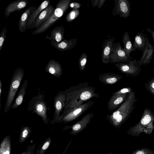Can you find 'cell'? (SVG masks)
Here are the masks:
<instances>
[{"label": "cell", "mask_w": 154, "mask_h": 154, "mask_svg": "<svg viewBox=\"0 0 154 154\" xmlns=\"http://www.w3.org/2000/svg\"><path fill=\"white\" fill-rule=\"evenodd\" d=\"M64 91L66 98L64 110L78 107L91 98L99 97L95 87L90 86L87 81L71 86Z\"/></svg>", "instance_id": "6da1fadb"}, {"label": "cell", "mask_w": 154, "mask_h": 154, "mask_svg": "<svg viewBox=\"0 0 154 154\" xmlns=\"http://www.w3.org/2000/svg\"><path fill=\"white\" fill-rule=\"evenodd\" d=\"M137 101L135 93L133 91L122 104L106 116V120L115 128H119L130 117Z\"/></svg>", "instance_id": "7a4b0ae2"}, {"label": "cell", "mask_w": 154, "mask_h": 154, "mask_svg": "<svg viewBox=\"0 0 154 154\" xmlns=\"http://www.w3.org/2000/svg\"><path fill=\"white\" fill-rule=\"evenodd\" d=\"M154 112L150 109L146 108L139 122L130 127L127 133L134 137H139L142 133L151 134L154 130Z\"/></svg>", "instance_id": "3957f363"}, {"label": "cell", "mask_w": 154, "mask_h": 154, "mask_svg": "<svg viewBox=\"0 0 154 154\" xmlns=\"http://www.w3.org/2000/svg\"><path fill=\"white\" fill-rule=\"evenodd\" d=\"M71 0H60L57 3L54 11L49 18L38 28L32 33L33 35L44 32L53 25L62 16L68 9Z\"/></svg>", "instance_id": "277c9868"}, {"label": "cell", "mask_w": 154, "mask_h": 154, "mask_svg": "<svg viewBox=\"0 0 154 154\" xmlns=\"http://www.w3.org/2000/svg\"><path fill=\"white\" fill-rule=\"evenodd\" d=\"M45 97L44 95L39 92L32 97L28 104L27 110L29 112L36 114L46 123L48 121V113L50 112V108L47 106Z\"/></svg>", "instance_id": "5b68a950"}, {"label": "cell", "mask_w": 154, "mask_h": 154, "mask_svg": "<svg viewBox=\"0 0 154 154\" xmlns=\"http://www.w3.org/2000/svg\"><path fill=\"white\" fill-rule=\"evenodd\" d=\"M24 75V70L21 68H17L14 71L12 76L7 98L4 113L8 112L11 106Z\"/></svg>", "instance_id": "8992f818"}, {"label": "cell", "mask_w": 154, "mask_h": 154, "mask_svg": "<svg viewBox=\"0 0 154 154\" xmlns=\"http://www.w3.org/2000/svg\"><path fill=\"white\" fill-rule=\"evenodd\" d=\"M94 103L93 101L89 100L78 107L64 110L58 122H67L75 120L92 106Z\"/></svg>", "instance_id": "52a82bcc"}, {"label": "cell", "mask_w": 154, "mask_h": 154, "mask_svg": "<svg viewBox=\"0 0 154 154\" xmlns=\"http://www.w3.org/2000/svg\"><path fill=\"white\" fill-rule=\"evenodd\" d=\"M131 88H123L112 95L108 103V108L110 111L116 110L126 100L132 91Z\"/></svg>", "instance_id": "ba28073f"}, {"label": "cell", "mask_w": 154, "mask_h": 154, "mask_svg": "<svg viewBox=\"0 0 154 154\" xmlns=\"http://www.w3.org/2000/svg\"><path fill=\"white\" fill-rule=\"evenodd\" d=\"M142 65L140 60L133 59L129 62L119 63L115 66L120 72L127 75L133 76H137L141 69Z\"/></svg>", "instance_id": "9c48e42d"}, {"label": "cell", "mask_w": 154, "mask_h": 154, "mask_svg": "<svg viewBox=\"0 0 154 154\" xmlns=\"http://www.w3.org/2000/svg\"><path fill=\"white\" fill-rule=\"evenodd\" d=\"M131 60L122 47L120 42H114L109 56V63H126L129 62Z\"/></svg>", "instance_id": "30bf717a"}, {"label": "cell", "mask_w": 154, "mask_h": 154, "mask_svg": "<svg viewBox=\"0 0 154 154\" xmlns=\"http://www.w3.org/2000/svg\"><path fill=\"white\" fill-rule=\"evenodd\" d=\"M115 6L112 11L114 16L119 15L121 18L129 17L131 10L130 3L128 0H115Z\"/></svg>", "instance_id": "8fae6325"}, {"label": "cell", "mask_w": 154, "mask_h": 154, "mask_svg": "<svg viewBox=\"0 0 154 154\" xmlns=\"http://www.w3.org/2000/svg\"><path fill=\"white\" fill-rule=\"evenodd\" d=\"M66 94L65 91H59L54 98V112L53 121L58 122L60 114L65 105Z\"/></svg>", "instance_id": "7c38bea8"}, {"label": "cell", "mask_w": 154, "mask_h": 154, "mask_svg": "<svg viewBox=\"0 0 154 154\" xmlns=\"http://www.w3.org/2000/svg\"><path fill=\"white\" fill-rule=\"evenodd\" d=\"M93 117L94 114L92 112L84 116L81 120L71 126V133L75 135L83 131L90 122Z\"/></svg>", "instance_id": "4fadbf2b"}, {"label": "cell", "mask_w": 154, "mask_h": 154, "mask_svg": "<svg viewBox=\"0 0 154 154\" xmlns=\"http://www.w3.org/2000/svg\"><path fill=\"white\" fill-rule=\"evenodd\" d=\"M36 9L35 7L33 6L29 7L26 9L21 16L18 23L19 30L21 32L23 33L27 29V24L30 17Z\"/></svg>", "instance_id": "5bb4252c"}, {"label": "cell", "mask_w": 154, "mask_h": 154, "mask_svg": "<svg viewBox=\"0 0 154 154\" xmlns=\"http://www.w3.org/2000/svg\"><path fill=\"white\" fill-rule=\"evenodd\" d=\"M50 43L52 46L55 48L59 51H63L73 48L77 43V39L76 38L68 40L64 39L59 42L51 40Z\"/></svg>", "instance_id": "9a60e30c"}, {"label": "cell", "mask_w": 154, "mask_h": 154, "mask_svg": "<svg viewBox=\"0 0 154 154\" xmlns=\"http://www.w3.org/2000/svg\"><path fill=\"white\" fill-rule=\"evenodd\" d=\"M50 0H45L43 1L33 11L28 22L27 29H32L35 28L36 19L41 12L50 5Z\"/></svg>", "instance_id": "2e32d148"}, {"label": "cell", "mask_w": 154, "mask_h": 154, "mask_svg": "<svg viewBox=\"0 0 154 154\" xmlns=\"http://www.w3.org/2000/svg\"><path fill=\"white\" fill-rule=\"evenodd\" d=\"M28 3L26 0H17L11 2L5 9V16L8 17L11 13L23 9L26 6Z\"/></svg>", "instance_id": "e0dca14e"}, {"label": "cell", "mask_w": 154, "mask_h": 154, "mask_svg": "<svg viewBox=\"0 0 154 154\" xmlns=\"http://www.w3.org/2000/svg\"><path fill=\"white\" fill-rule=\"evenodd\" d=\"M45 70L54 77L59 78L62 75V69L61 65L56 60H50L45 66Z\"/></svg>", "instance_id": "ac0fdd59"}, {"label": "cell", "mask_w": 154, "mask_h": 154, "mask_svg": "<svg viewBox=\"0 0 154 154\" xmlns=\"http://www.w3.org/2000/svg\"><path fill=\"white\" fill-rule=\"evenodd\" d=\"M55 8L49 5L40 13L36 19L35 28L37 29L45 22L50 17L55 10Z\"/></svg>", "instance_id": "d6986e66"}, {"label": "cell", "mask_w": 154, "mask_h": 154, "mask_svg": "<svg viewBox=\"0 0 154 154\" xmlns=\"http://www.w3.org/2000/svg\"><path fill=\"white\" fill-rule=\"evenodd\" d=\"M114 40V38H109L105 40L103 43L101 60L103 63L108 64L109 63V56Z\"/></svg>", "instance_id": "ffe728a7"}, {"label": "cell", "mask_w": 154, "mask_h": 154, "mask_svg": "<svg viewBox=\"0 0 154 154\" xmlns=\"http://www.w3.org/2000/svg\"><path fill=\"white\" fill-rule=\"evenodd\" d=\"M149 42V39L145 34L142 32H138L134 37L133 45L135 51L137 49L143 52Z\"/></svg>", "instance_id": "44dd1931"}, {"label": "cell", "mask_w": 154, "mask_h": 154, "mask_svg": "<svg viewBox=\"0 0 154 154\" xmlns=\"http://www.w3.org/2000/svg\"><path fill=\"white\" fill-rule=\"evenodd\" d=\"M123 78L120 75L110 72L100 75L98 77L99 80L106 85H112L118 82Z\"/></svg>", "instance_id": "7402d4cb"}, {"label": "cell", "mask_w": 154, "mask_h": 154, "mask_svg": "<svg viewBox=\"0 0 154 154\" xmlns=\"http://www.w3.org/2000/svg\"><path fill=\"white\" fill-rule=\"evenodd\" d=\"M65 30L62 26H57L52 30L50 36H47L46 38L59 42L64 39Z\"/></svg>", "instance_id": "603a6c76"}, {"label": "cell", "mask_w": 154, "mask_h": 154, "mask_svg": "<svg viewBox=\"0 0 154 154\" xmlns=\"http://www.w3.org/2000/svg\"><path fill=\"white\" fill-rule=\"evenodd\" d=\"M154 52V46L150 42L147 45L139 60L142 65L149 64L151 61Z\"/></svg>", "instance_id": "cb8c5ba5"}, {"label": "cell", "mask_w": 154, "mask_h": 154, "mask_svg": "<svg viewBox=\"0 0 154 154\" xmlns=\"http://www.w3.org/2000/svg\"><path fill=\"white\" fill-rule=\"evenodd\" d=\"M122 41L124 46L123 50L129 59L131 60H133L130 54L132 52L135 50L133 47L129 34L127 32H125L124 33Z\"/></svg>", "instance_id": "d4e9b609"}, {"label": "cell", "mask_w": 154, "mask_h": 154, "mask_svg": "<svg viewBox=\"0 0 154 154\" xmlns=\"http://www.w3.org/2000/svg\"><path fill=\"white\" fill-rule=\"evenodd\" d=\"M28 84L27 79H26L23 84L14 102L11 105L12 109H14L22 104Z\"/></svg>", "instance_id": "484cf974"}, {"label": "cell", "mask_w": 154, "mask_h": 154, "mask_svg": "<svg viewBox=\"0 0 154 154\" xmlns=\"http://www.w3.org/2000/svg\"><path fill=\"white\" fill-rule=\"evenodd\" d=\"M79 14V9L72 10L67 14L66 20L67 22L70 23L75 19Z\"/></svg>", "instance_id": "4316f807"}, {"label": "cell", "mask_w": 154, "mask_h": 154, "mask_svg": "<svg viewBox=\"0 0 154 154\" xmlns=\"http://www.w3.org/2000/svg\"><path fill=\"white\" fill-rule=\"evenodd\" d=\"M88 57V56L85 53H83L81 54L79 60V65L80 70L83 71L85 69Z\"/></svg>", "instance_id": "83f0119b"}, {"label": "cell", "mask_w": 154, "mask_h": 154, "mask_svg": "<svg viewBox=\"0 0 154 154\" xmlns=\"http://www.w3.org/2000/svg\"><path fill=\"white\" fill-rule=\"evenodd\" d=\"M153 76L147 83H145L146 88L154 96V70H153Z\"/></svg>", "instance_id": "f1b7e54d"}, {"label": "cell", "mask_w": 154, "mask_h": 154, "mask_svg": "<svg viewBox=\"0 0 154 154\" xmlns=\"http://www.w3.org/2000/svg\"><path fill=\"white\" fill-rule=\"evenodd\" d=\"M131 154H154V151L149 148H143L136 149Z\"/></svg>", "instance_id": "f546056e"}, {"label": "cell", "mask_w": 154, "mask_h": 154, "mask_svg": "<svg viewBox=\"0 0 154 154\" xmlns=\"http://www.w3.org/2000/svg\"><path fill=\"white\" fill-rule=\"evenodd\" d=\"M7 32V28L4 27L0 35V51L2 50L3 44L6 37V34Z\"/></svg>", "instance_id": "4dcf8cb0"}, {"label": "cell", "mask_w": 154, "mask_h": 154, "mask_svg": "<svg viewBox=\"0 0 154 154\" xmlns=\"http://www.w3.org/2000/svg\"><path fill=\"white\" fill-rule=\"evenodd\" d=\"M105 0H93L91 1V5L95 8L96 6L98 9L101 8L104 4Z\"/></svg>", "instance_id": "1f68e13d"}, {"label": "cell", "mask_w": 154, "mask_h": 154, "mask_svg": "<svg viewBox=\"0 0 154 154\" xmlns=\"http://www.w3.org/2000/svg\"><path fill=\"white\" fill-rule=\"evenodd\" d=\"M70 6L73 10H75L79 9L81 7V5L77 2H73L70 4Z\"/></svg>", "instance_id": "d6a6232c"}, {"label": "cell", "mask_w": 154, "mask_h": 154, "mask_svg": "<svg viewBox=\"0 0 154 154\" xmlns=\"http://www.w3.org/2000/svg\"><path fill=\"white\" fill-rule=\"evenodd\" d=\"M146 30L149 32L150 33L153 38V42H154V31L149 28H147L146 29Z\"/></svg>", "instance_id": "836d02e7"}, {"label": "cell", "mask_w": 154, "mask_h": 154, "mask_svg": "<svg viewBox=\"0 0 154 154\" xmlns=\"http://www.w3.org/2000/svg\"><path fill=\"white\" fill-rule=\"evenodd\" d=\"M2 84L1 79H0V109L1 108V96L2 92Z\"/></svg>", "instance_id": "e575fe53"}, {"label": "cell", "mask_w": 154, "mask_h": 154, "mask_svg": "<svg viewBox=\"0 0 154 154\" xmlns=\"http://www.w3.org/2000/svg\"><path fill=\"white\" fill-rule=\"evenodd\" d=\"M28 134V131L26 129H24L22 132V136L23 137H26Z\"/></svg>", "instance_id": "d590c367"}, {"label": "cell", "mask_w": 154, "mask_h": 154, "mask_svg": "<svg viewBox=\"0 0 154 154\" xmlns=\"http://www.w3.org/2000/svg\"><path fill=\"white\" fill-rule=\"evenodd\" d=\"M50 143L48 142H46L43 145L42 147V149L45 150L47 149Z\"/></svg>", "instance_id": "8d00e7d4"}, {"label": "cell", "mask_w": 154, "mask_h": 154, "mask_svg": "<svg viewBox=\"0 0 154 154\" xmlns=\"http://www.w3.org/2000/svg\"><path fill=\"white\" fill-rule=\"evenodd\" d=\"M3 154H9V152L8 151H7L3 153Z\"/></svg>", "instance_id": "74e56055"}, {"label": "cell", "mask_w": 154, "mask_h": 154, "mask_svg": "<svg viewBox=\"0 0 154 154\" xmlns=\"http://www.w3.org/2000/svg\"><path fill=\"white\" fill-rule=\"evenodd\" d=\"M113 154L111 152H110V153H106V154Z\"/></svg>", "instance_id": "f35d334b"}]
</instances>
